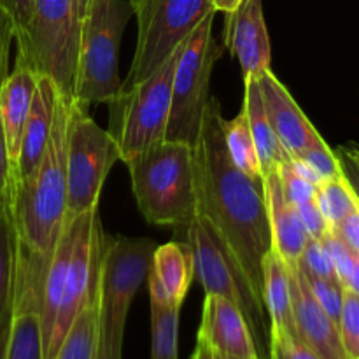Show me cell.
Returning <instances> with one entry per match:
<instances>
[{
  "mask_svg": "<svg viewBox=\"0 0 359 359\" xmlns=\"http://www.w3.org/2000/svg\"><path fill=\"white\" fill-rule=\"evenodd\" d=\"M242 112L245 114L249 130H251V135L255 139L263 175L269 174V172L279 170L280 165L290 161L291 156L284 149V146L277 139L276 132H273L272 125H270L265 105H263L258 77H249V79L244 81V105H242Z\"/></svg>",
  "mask_w": 359,
  "mask_h": 359,
  "instance_id": "obj_20",
  "label": "cell"
},
{
  "mask_svg": "<svg viewBox=\"0 0 359 359\" xmlns=\"http://www.w3.org/2000/svg\"><path fill=\"white\" fill-rule=\"evenodd\" d=\"M9 330H11V316H7L0 323V359H6L7 342H9Z\"/></svg>",
  "mask_w": 359,
  "mask_h": 359,
  "instance_id": "obj_43",
  "label": "cell"
},
{
  "mask_svg": "<svg viewBox=\"0 0 359 359\" xmlns=\"http://www.w3.org/2000/svg\"><path fill=\"white\" fill-rule=\"evenodd\" d=\"M9 13L14 25V41H21L27 35L34 14V0H0Z\"/></svg>",
  "mask_w": 359,
  "mask_h": 359,
  "instance_id": "obj_38",
  "label": "cell"
},
{
  "mask_svg": "<svg viewBox=\"0 0 359 359\" xmlns=\"http://www.w3.org/2000/svg\"><path fill=\"white\" fill-rule=\"evenodd\" d=\"M184 233L195 258V277L205 293L219 294L241 309L256 344L259 359H263V356L269 359V314L241 263L231 255L212 223L202 214H196Z\"/></svg>",
  "mask_w": 359,
  "mask_h": 359,
  "instance_id": "obj_6",
  "label": "cell"
},
{
  "mask_svg": "<svg viewBox=\"0 0 359 359\" xmlns=\"http://www.w3.org/2000/svg\"><path fill=\"white\" fill-rule=\"evenodd\" d=\"M269 359H321L298 335L270 332Z\"/></svg>",
  "mask_w": 359,
  "mask_h": 359,
  "instance_id": "obj_32",
  "label": "cell"
},
{
  "mask_svg": "<svg viewBox=\"0 0 359 359\" xmlns=\"http://www.w3.org/2000/svg\"><path fill=\"white\" fill-rule=\"evenodd\" d=\"M198 337L207 340L214 353L259 359L241 309L219 294L205 293Z\"/></svg>",
  "mask_w": 359,
  "mask_h": 359,
  "instance_id": "obj_16",
  "label": "cell"
},
{
  "mask_svg": "<svg viewBox=\"0 0 359 359\" xmlns=\"http://www.w3.org/2000/svg\"><path fill=\"white\" fill-rule=\"evenodd\" d=\"M321 242L323 245H325L326 251H328V256L330 259H332L337 277H339V280L342 283V286H346L351 270H353L354 256L356 255H354V252L351 251V249L347 248V245L344 244V242L340 241L333 231H330Z\"/></svg>",
  "mask_w": 359,
  "mask_h": 359,
  "instance_id": "obj_35",
  "label": "cell"
},
{
  "mask_svg": "<svg viewBox=\"0 0 359 359\" xmlns=\"http://www.w3.org/2000/svg\"><path fill=\"white\" fill-rule=\"evenodd\" d=\"M332 231L354 255L359 256V207L353 214H349L342 223L337 224Z\"/></svg>",
  "mask_w": 359,
  "mask_h": 359,
  "instance_id": "obj_40",
  "label": "cell"
},
{
  "mask_svg": "<svg viewBox=\"0 0 359 359\" xmlns=\"http://www.w3.org/2000/svg\"><path fill=\"white\" fill-rule=\"evenodd\" d=\"M107 238L98 209L67 221L42 286L39 319L44 359H55L77 316L97 298Z\"/></svg>",
  "mask_w": 359,
  "mask_h": 359,
  "instance_id": "obj_3",
  "label": "cell"
},
{
  "mask_svg": "<svg viewBox=\"0 0 359 359\" xmlns=\"http://www.w3.org/2000/svg\"><path fill=\"white\" fill-rule=\"evenodd\" d=\"M298 158L307 161V163L318 172L319 177H321L323 181L340 177V175L344 174L342 160L330 149V146L326 142L311 147V149H305L304 153L298 154Z\"/></svg>",
  "mask_w": 359,
  "mask_h": 359,
  "instance_id": "obj_33",
  "label": "cell"
},
{
  "mask_svg": "<svg viewBox=\"0 0 359 359\" xmlns=\"http://www.w3.org/2000/svg\"><path fill=\"white\" fill-rule=\"evenodd\" d=\"M346 290L353 291L354 294H358L359 297V256L356 255L354 256V265H353V270H351L349 273V279H347L346 283Z\"/></svg>",
  "mask_w": 359,
  "mask_h": 359,
  "instance_id": "obj_44",
  "label": "cell"
},
{
  "mask_svg": "<svg viewBox=\"0 0 359 359\" xmlns=\"http://www.w3.org/2000/svg\"><path fill=\"white\" fill-rule=\"evenodd\" d=\"M291 309L298 339L321 359H347L340 342L339 325L319 305L297 265L290 266Z\"/></svg>",
  "mask_w": 359,
  "mask_h": 359,
  "instance_id": "obj_15",
  "label": "cell"
},
{
  "mask_svg": "<svg viewBox=\"0 0 359 359\" xmlns=\"http://www.w3.org/2000/svg\"><path fill=\"white\" fill-rule=\"evenodd\" d=\"M140 214L154 226L184 231L196 217L193 147L161 140L125 161Z\"/></svg>",
  "mask_w": 359,
  "mask_h": 359,
  "instance_id": "obj_4",
  "label": "cell"
},
{
  "mask_svg": "<svg viewBox=\"0 0 359 359\" xmlns=\"http://www.w3.org/2000/svg\"><path fill=\"white\" fill-rule=\"evenodd\" d=\"M258 83L270 125L290 156H298L305 149L325 142L272 69L259 74Z\"/></svg>",
  "mask_w": 359,
  "mask_h": 359,
  "instance_id": "obj_14",
  "label": "cell"
},
{
  "mask_svg": "<svg viewBox=\"0 0 359 359\" xmlns=\"http://www.w3.org/2000/svg\"><path fill=\"white\" fill-rule=\"evenodd\" d=\"M74 2H76L77 13H79L81 21H83L84 14H86V11H88V6H90V0H74Z\"/></svg>",
  "mask_w": 359,
  "mask_h": 359,
  "instance_id": "obj_48",
  "label": "cell"
},
{
  "mask_svg": "<svg viewBox=\"0 0 359 359\" xmlns=\"http://www.w3.org/2000/svg\"><path fill=\"white\" fill-rule=\"evenodd\" d=\"M340 160H342L344 174H346V177H347V181H349L351 188H353L354 195H356L358 200H359V172H358V168L354 167L353 163H349V161H347L346 158L340 156Z\"/></svg>",
  "mask_w": 359,
  "mask_h": 359,
  "instance_id": "obj_42",
  "label": "cell"
},
{
  "mask_svg": "<svg viewBox=\"0 0 359 359\" xmlns=\"http://www.w3.org/2000/svg\"><path fill=\"white\" fill-rule=\"evenodd\" d=\"M216 13L203 18L202 23L184 41L172 81V104L165 140L184 142L195 149L203 126L212 69L221 58V46L212 37Z\"/></svg>",
  "mask_w": 359,
  "mask_h": 359,
  "instance_id": "obj_10",
  "label": "cell"
},
{
  "mask_svg": "<svg viewBox=\"0 0 359 359\" xmlns=\"http://www.w3.org/2000/svg\"><path fill=\"white\" fill-rule=\"evenodd\" d=\"M298 269H300L302 272L309 273V276L339 280L335 269H333L332 259H330L328 256V251L325 249L323 242L316 241V238H309L307 245H305L304 252H302L300 256V262H298Z\"/></svg>",
  "mask_w": 359,
  "mask_h": 359,
  "instance_id": "obj_31",
  "label": "cell"
},
{
  "mask_svg": "<svg viewBox=\"0 0 359 359\" xmlns=\"http://www.w3.org/2000/svg\"><path fill=\"white\" fill-rule=\"evenodd\" d=\"M133 16L130 0H90L81 21L76 93L83 105L112 102L121 93L118 56L123 34Z\"/></svg>",
  "mask_w": 359,
  "mask_h": 359,
  "instance_id": "obj_7",
  "label": "cell"
},
{
  "mask_svg": "<svg viewBox=\"0 0 359 359\" xmlns=\"http://www.w3.org/2000/svg\"><path fill=\"white\" fill-rule=\"evenodd\" d=\"M263 186H265L272 249L287 266L298 265L302 252L311 237L302 224L297 209L284 198L277 170L263 175Z\"/></svg>",
  "mask_w": 359,
  "mask_h": 359,
  "instance_id": "obj_18",
  "label": "cell"
},
{
  "mask_svg": "<svg viewBox=\"0 0 359 359\" xmlns=\"http://www.w3.org/2000/svg\"><path fill=\"white\" fill-rule=\"evenodd\" d=\"M223 133L228 156L233 167L256 181L263 179L258 151H256L255 139L251 135L244 112L235 116L230 121L223 118Z\"/></svg>",
  "mask_w": 359,
  "mask_h": 359,
  "instance_id": "obj_23",
  "label": "cell"
},
{
  "mask_svg": "<svg viewBox=\"0 0 359 359\" xmlns=\"http://www.w3.org/2000/svg\"><path fill=\"white\" fill-rule=\"evenodd\" d=\"M182 46L184 42L151 76L123 90L109 102V133L118 144L123 163L165 140L172 104V81Z\"/></svg>",
  "mask_w": 359,
  "mask_h": 359,
  "instance_id": "obj_9",
  "label": "cell"
},
{
  "mask_svg": "<svg viewBox=\"0 0 359 359\" xmlns=\"http://www.w3.org/2000/svg\"><path fill=\"white\" fill-rule=\"evenodd\" d=\"M37 81L39 76L34 70L23 65H16L0 86V121H2L11 163L14 168V186H16V168L18 160H20L21 140H23V132L27 126L28 114H30Z\"/></svg>",
  "mask_w": 359,
  "mask_h": 359,
  "instance_id": "obj_19",
  "label": "cell"
},
{
  "mask_svg": "<svg viewBox=\"0 0 359 359\" xmlns=\"http://www.w3.org/2000/svg\"><path fill=\"white\" fill-rule=\"evenodd\" d=\"M263 304L269 314L270 332L297 335L291 309L290 266L273 249L263 258Z\"/></svg>",
  "mask_w": 359,
  "mask_h": 359,
  "instance_id": "obj_21",
  "label": "cell"
},
{
  "mask_svg": "<svg viewBox=\"0 0 359 359\" xmlns=\"http://www.w3.org/2000/svg\"><path fill=\"white\" fill-rule=\"evenodd\" d=\"M181 305L151 302V359H179Z\"/></svg>",
  "mask_w": 359,
  "mask_h": 359,
  "instance_id": "obj_25",
  "label": "cell"
},
{
  "mask_svg": "<svg viewBox=\"0 0 359 359\" xmlns=\"http://www.w3.org/2000/svg\"><path fill=\"white\" fill-rule=\"evenodd\" d=\"M16 276V231L9 210H0V323L13 309Z\"/></svg>",
  "mask_w": 359,
  "mask_h": 359,
  "instance_id": "obj_27",
  "label": "cell"
},
{
  "mask_svg": "<svg viewBox=\"0 0 359 359\" xmlns=\"http://www.w3.org/2000/svg\"><path fill=\"white\" fill-rule=\"evenodd\" d=\"M196 214L212 223L263 300V258L272 251L263 179L233 167L223 133V114L210 98L198 144L193 149Z\"/></svg>",
  "mask_w": 359,
  "mask_h": 359,
  "instance_id": "obj_1",
  "label": "cell"
},
{
  "mask_svg": "<svg viewBox=\"0 0 359 359\" xmlns=\"http://www.w3.org/2000/svg\"><path fill=\"white\" fill-rule=\"evenodd\" d=\"M340 154H342V158H346L349 163H353L359 172V146L342 147V153H340Z\"/></svg>",
  "mask_w": 359,
  "mask_h": 359,
  "instance_id": "obj_47",
  "label": "cell"
},
{
  "mask_svg": "<svg viewBox=\"0 0 359 359\" xmlns=\"http://www.w3.org/2000/svg\"><path fill=\"white\" fill-rule=\"evenodd\" d=\"M339 333L347 359H359V297L349 290H344Z\"/></svg>",
  "mask_w": 359,
  "mask_h": 359,
  "instance_id": "obj_29",
  "label": "cell"
},
{
  "mask_svg": "<svg viewBox=\"0 0 359 359\" xmlns=\"http://www.w3.org/2000/svg\"><path fill=\"white\" fill-rule=\"evenodd\" d=\"M277 174H279L280 188H283L284 198H286L293 207L316 198V188H318V186L311 184L309 181L302 179L300 175L293 170L290 161L280 165Z\"/></svg>",
  "mask_w": 359,
  "mask_h": 359,
  "instance_id": "obj_34",
  "label": "cell"
},
{
  "mask_svg": "<svg viewBox=\"0 0 359 359\" xmlns=\"http://www.w3.org/2000/svg\"><path fill=\"white\" fill-rule=\"evenodd\" d=\"M241 2L242 0H212L214 11H216V13H224V14L233 11Z\"/></svg>",
  "mask_w": 359,
  "mask_h": 359,
  "instance_id": "obj_46",
  "label": "cell"
},
{
  "mask_svg": "<svg viewBox=\"0 0 359 359\" xmlns=\"http://www.w3.org/2000/svg\"><path fill=\"white\" fill-rule=\"evenodd\" d=\"M294 209H297L298 216H300L302 219V224L305 226V230H307L309 237L311 238L323 241V238L332 231V228H330V224L326 223L325 216H323L316 198L309 200V202L305 203H300V205H297Z\"/></svg>",
  "mask_w": 359,
  "mask_h": 359,
  "instance_id": "obj_37",
  "label": "cell"
},
{
  "mask_svg": "<svg viewBox=\"0 0 359 359\" xmlns=\"http://www.w3.org/2000/svg\"><path fill=\"white\" fill-rule=\"evenodd\" d=\"M290 163H291V167H293V170L297 172V174L300 175L302 179H305V181L311 182V184L319 186V184H321V182H323V179L319 177L318 172H316L314 168H312L311 165L307 163V161L302 160V158H298V156H291Z\"/></svg>",
  "mask_w": 359,
  "mask_h": 359,
  "instance_id": "obj_41",
  "label": "cell"
},
{
  "mask_svg": "<svg viewBox=\"0 0 359 359\" xmlns=\"http://www.w3.org/2000/svg\"><path fill=\"white\" fill-rule=\"evenodd\" d=\"M137 16V44L123 90L154 72L202 23L216 13L212 0H130Z\"/></svg>",
  "mask_w": 359,
  "mask_h": 359,
  "instance_id": "obj_11",
  "label": "cell"
},
{
  "mask_svg": "<svg viewBox=\"0 0 359 359\" xmlns=\"http://www.w3.org/2000/svg\"><path fill=\"white\" fill-rule=\"evenodd\" d=\"M214 359H228L226 354H219V353H214Z\"/></svg>",
  "mask_w": 359,
  "mask_h": 359,
  "instance_id": "obj_49",
  "label": "cell"
},
{
  "mask_svg": "<svg viewBox=\"0 0 359 359\" xmlns=\"http://www.w3.org/2000/svg\"><path fill=\"white\" fill-rule=\"evenodd\" d=\"M14 39V25L9 13L0 2V86L9 76V48Z\"/></svg>",
  "mask_w": 359,
  "mask_h": 359,
  "instance_id": "obj_39",
  "label": "cell"
},
{
  "mask_svg": "<svg viewBox=\"0 0 359 359\" xmlns=\"http://www.w3.org/2000/svg\"><path fill=\"white\" fill-rule=\"evenodd\" d=\"M302 273H304L305 280H307L309 287H311L312 294H314L316 300L319 302V305H321V307L328 312L330 318L339 325L340 311H342L344 302V290H346V287H344L339 280L323 279V277L309 276V273L305 272Z\"/></svg>",
  "mask_w": 359,
  "mask_h": 359,
  "instance_id": "obj_30",
  "label": "cell"
},
{
  "mask_svg": "<svg viewBox=\"0 0 359 359\" xmlns=\"http://www.w3.org/2000/svg\"><path fill=\"white\" fill-rule=\"evenodd\" d=\"M191 359H214L212 347H210L209 344H207V340L202 339V337H198V340H196V349Z\"/></svg>",
  "mask_w": 359,
  "mask_h": 359,
  "instance_id": "obj_45",
  "label": "cell"
},
{
  "mask_svg": "<svg viewBox=\"0 0 359 359\" xmlns=\"http://www.w3.org/2000/svg\"><path fill=\"white\" fill-rule=\"evenodd\" d=\"M6 359H44L39 312L28 309H11Z\"/></svg>",
  "mask_w": 359,
  "mask_h": 359,
  "instance_id": "obj_24",
  "label": "cell"
},
{
  "mask_svg": "<svg viewBox=\"0 0 359 359\" xmlns=\"http://www.w3.org/2000/svg\"><path fill=\"white\" fill-rule=\"evenodd\" d=\"M97 344V298L77 316L55 359H93Z\"/></svg>",
  "mask_w": 359,
  "mask_h": 359,
  "instance_id": "obj_28",
  "label": "cell"
},
{
  "mask_svg": "<svg viewBox=\"0 0 359 359\" xmlns=\"http://www.w3.org/2000/svg\"><path fill=\"white\" fill-rule=\"evenodd\" d=\"M72 102L74 97H60L44 156L34 174L18 182L9 209L16 231L13 298L37 305L49 262L67 224V139Z\"/></svg>",
  "mask_w": 359,
  "mask_h": 359,
  "instance_id": "obj_2",
  "label": "cell"
},
{
  "mask_svg": "<svg viewBox=\"0 0 359 359\" xmlns=\"http://www.w3.org/2000/svg\"><path fill=\"white\" fill-rule=\"evenodd\" d=\"M156 244L151 238H107L97 287L93 359H123L130 305L147 279Z\"/></svg>",
  "mask_w": 359,
  "mask_h": 359,
  "instance_id": "obj_5",
  "label": "cell"
},
{
  "mask_svg": "<svg viewBox=\"0 0 359 359\" xmlns=\"http://www.w3.org/2000/svg\"><path fill=\"white\" fill-rule=\"evenodd\" d=\"M151 270L163 284L172 304L182 305L195 279V258L188 242L156 245Z\"/></svg>",
  "mask_w": 359,
  "mask_h": 359,
  "instance_id": "obj_22",
  "label": "cell"
},
{
  "mask_svg": "<svg viewBox=\"0 0 359 359\" xmlns=\"http://www.w3.org/2000/svg\"><path fill=\"white\" fill-rule=\"evenodd\" d=\"M60 97H62V93L56 88V84L49 77L39 76L30 114H28L27 126H25L23 132V140H21L20 160H18L16 168V184L30 174H34V170L39 167L42 156H44Z\"/></svg>",
  "mask_w": 359,
  "mask_h": 359,
  "instance_id": "obj_17",
  "label": "cell"
},
{
  "mask_svg": "<svg viewBox=\"0 0 359 359\" xmlns=\"http://www.w3.org/2000/svg\"><path fill=\"white\" fill-rule=\"evenodd\" d=\"M81 16L74 0H34L27 35L18 41L16 65L49 77L60 93H76Z\"/></svg>",
  "mask_w": 359,
  "mask_h": 359,
  "instance_id": "obj_8",
  "label": "cell"
},
{
  "mask_svg": "<svg viewBox=\"0 0 359 359\" xmlns=\"http://www.w3.org/2000/svg\"><path fill=\"white\" fill-rule=\"evenodd\" d=\"M224 48L238 60L242 77H258L270 69L272 48L266 30L263 0H242L224 20Z\"/></svg>",
  "mask_w": 359,
  "mask_h": 359,
  "instance_id": "obj_13",
  "label": "cell"
},
{
  "mask_svg": "<svg viewBox=\"0 0 359 359\" xmlns=\"http://www.w3.org/2000/svg\"><path fill=\"white\" fill-rule=\"evenodd\" d=\"M316 202L332 230L359 207L358 196L354 195L346 174L323 181L316 188Z\"/></svg>",
  "mask_w": 359,
  "mask_h": 359,
  "instance_id": "obj_26",
  "label": "cell"
},
{
  "mask_svg": "<svg viewBox=\"0 0 359 359\" xmlns=\"http://www.w3.org/2000/svg\"><path fill=\"white\" fill-rule=\"evenodd\" d=\"M14 193V168L11 163L2 121H0V210H9Z\"/></svg>",
  "mask_w": 359,
  "mask_h": 359,
  "instance_id": "obj_36",
  "label": "cell"
},
{
  "mask_svg": "<svg viewBox=\"0 0 359 359\" xmlns=\"http://www.w3.org/2000/svg\"><path fill=\"white\" fill-rule=\"evenodd\" d=\"M119 161L116 140L74 98L67 139V221L98 209L102 188Z\"/></svg>",
  "mask_w": 359,
  "mask_h": 359,
  "instance_id": "obj_12",
  "label": "cell"
}]
</instances>
